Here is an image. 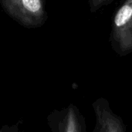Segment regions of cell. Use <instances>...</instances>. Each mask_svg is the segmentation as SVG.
<instances>
[{
    "mask_svg": "<svg viewBox=\"0 0 132 132\" xmlns=\"http://www.w3.org/2000/svg\"><path fill=\"white\" fill-rule=\"evenodd\" d=\"M9 12L26 25L36 24L44 14L43 0H3Z\"/></svg>",
    "mask_w": 132,
    "mask_h": 132,
    "instance_id": "1",
    "label": "cell"
},
{
    "mask_svg": "<svg viewBox=\"0 0 132 132\" xmlns=\"http://www.w3.org/2000/svg\"><path fill=\"white\" fill-rule=\"evenodd\" d=\"M114 38L121 50H132V0H127L115 15Z\"/></svg>",
    "mask_w": 132,
    "mask_h": 132,
    "instance_id": "2",
    "label": "cell"
},
{
    "mask_svg": "<svg viewBox=\"0 0 132 132\" xmlns=\"http://www.w3.org/2000/svg\"><path fill=\"white\" fill-rule=\"evenodd\" d=\"M99 131L104 132H123L125 127L121 121L109 110L104 108H97Z\"/></svg>",
    "mask_w": 132,
    "mask_h": 132,
    "instance_id": "3",
    "label": "cell"
},
{
    "mask_svg": "<svg viewBox=\"0 0 132 132\" xmlns=\"http://www.w3.org/2000/svg\"><path fill=\"white\" fill-rule=\"evenodd\" d=\"M67 131H79L78 126L74 117V114L73 111H70L69 117H68V123H67V128L66 129Z\"/></svg>",
    "mask_w": 132,
    "mask_h": 132,
    "instance_id": "4",
    "label": "cell"
},
{
    "mask_svg": "<svg viewBox=\"0 0 132 132\" xmlns=\"http://www.w3.org/2000/svg\"><path fill=\"white\" fill-rule=\"evenodd\" d=\"M112 1L113 0H91L90 1L91 9H93L94 10H97L101 6L105 5Z\"/></svg>",
    "mask_w": 132,
    "mask_h": 132,
    "instance_id": "5",
    "label": "cell"
}]
</instances>
